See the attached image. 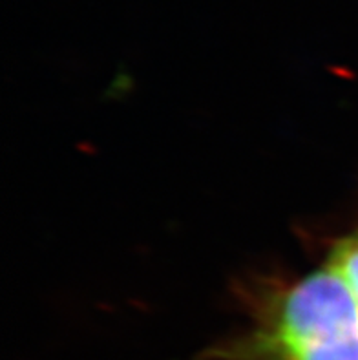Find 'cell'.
I'll return each instance as SVG.
<instances>
[{"label": "cell", "mask_w": 358, "mask_h": 360, "mask_svg": "<svg viewBox=\"0 0 358 360\" xmlns=\"http://www.w3.org/2000/svg\"><path fill=\"white\" fill-rule=\"evenodd\" d=\"M254 360H358V302L331 264L295 283L254 335Z\"/></svg>", "instance_id": "obj_1"}, {"label": "cell", "mask_w": 358, "mask_h": 360, "mask_svg": "<svg viewBox=\"0 0 358 360\" xmlns=\"http://www.w3.org/2000/svg\"><path fill=\"white\" fill-rule=\"evenodd\" d=\"M329 264L344 276L358 302V236L347 238L336 247Z\"/></svg>", "instance_id": "obj_2"}]
</instances>
